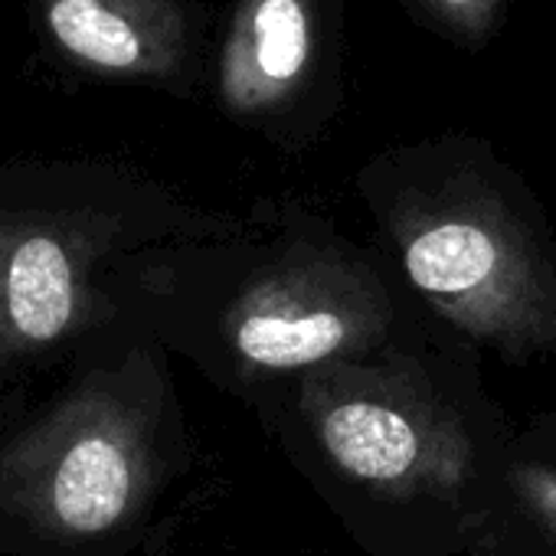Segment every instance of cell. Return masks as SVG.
I'll return each mask as SVG.
<instances>
[{"label": "cell", "mask_w": 556, "mask_h": 556, "mask_svg": "<svg viewBox=\"0 0 556 556\" xmlns=\"http://www.w3.org/2000/svg\"><path fill=\"white\" fill-rule=\"evenodd\" d=\"M416 292L465 334L510 354L556 351V286L520 226L491 200H452L400 226Z\"/></svg>", "instance_id": "obj_1"}, {"label": "cell", "mask_w": 556, "mask_h": 556, "mask_svg": "<svg viewBox=\"0 0 556 556\" xmlns=\"http://www.w3.org/2000/svg\"><path fill=\"white\" fill-rule=\"evenodd\" d=\"M141 419L105 390H83L0 452V504L50 536H96L148 491Z\"/></svg>", "instance_id": "obj_2"}, {"label": "cell", "mask_w": 556, "mask_h": 556, "mask_svg": "<svg viewBox=\"0 0 556 556\" xmlns=\"http://www.w3.org/2000/svg\"><path fill=\"white\" fill-rule=\"evenodd\" d=\"M302 413L338 471L393 497L455 491L475 462L462 422L403 377L308 374Z\"/></svg>", "instance_id": "obj_3"}, {"label": "cell", "mask_w": 556, "mask_h": 556, "mask_svg": "<svg viewBox=\"0 0 556 556\" xmlns=\"http://www.w3.org/2000/svg\"><path fill=\"white\" fill-rule=\"evenodd\" d=\"M387 302L374 278L331 258H292L255 278L226 315L236 357L258 370H305L377 344Z\"/></svg>", "instance_id": "obj_4"}, {"label": "cell", "mask_w": 556, "mask_h": 556, "mask_svg": "<svg viewBox=\"0 0 556 556\" xmlns=\"http://www.w3.org/2000/svg\"><path fill=\"white\" fill-rule=\"evenodd\" d=\"M89 315V236L56 216H0V364L70 338Z\"/></svg>", "instance_id": "obj_5"}, {"label": "cell", "mask_w": 556, "mask_h": 556, "mask_svg": "<svg viewBox=\"0 0 556 556\" xmlns=\"http://www.w3.org/2000/svg\"><path fill=\"white\" fill-rule=\"evenodd\" d=\"M53 47L86 73L164 79L187 50L177 0H40Z\"/></svg>", "instance_id": "obj_6"}, {"label": "cell", "mask_w": 556, "mask_h": 556, "mask_svg": "<svg viewBox=\"0 0 556 556\" xmlns=\"http://www.w3.org/2000/svg\"><path fill=\"white\" fill-rule=\"evenodd\" d=\"M315 37V0H239L219 60L226 109L252 115L289 102L312 70Z\"/></svg>", "instance_id": "obj_7"}, {"label": "cell", "mask_w": 556, "mask_h": 556, "mask_svg": "<svg viewBox=\"0 0 556 556\" xmlns=\"http://www.w3.org/2000/svg\"><path fill=\"white\" fill-rule=\"evenodd\" d=\"M416 4L442 27L465 37H478L491 27L501 0H416Z\"/></svg>", "instance_id": "obj_8"}, {"label": "cell", "mask_w": 556, "mask_h": 556, "mask_svg": "<svg viewBox=\"0 0 556 556\" xmlns=\"http://www.w3.org/2000/svg\"><path fill=\"white\" fill-rule=\"evenodd\" d=\"M510 484L520 494V501L556 533V468L520 465L514 468Z\"/></svg>", "instance_id": "obj_9"}]
</instances>
